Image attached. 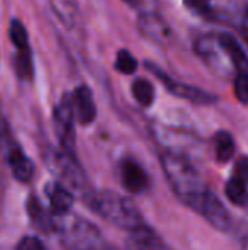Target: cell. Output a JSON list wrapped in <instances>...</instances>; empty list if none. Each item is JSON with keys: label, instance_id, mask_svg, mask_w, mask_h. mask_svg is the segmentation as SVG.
Instances as JSON below:
<instances>
[{"label": "cell", "instance_id": "cell-5", "mask_svg": "<svg viewBox=\"0 0 248 250\" xmlns=\"http://www.w3.org/2000/svg\"><path fill=\"white\" fill-rule=\"evenodd\" d=\"M75 110L72 95L64 94L54 108V126L61 149L75 155Z\"/></svg>", "mask_w": 248, "mask_h": 250}, {"label": "cell", "instance_id": "cell-8", "mask_svg": "<svg viewBox=\"0 0 248 250\" xmlns=\"http://www.w3.org/2000/svg\"><path fill=\"white\" fill-rule=\"evenodd\" d=\"M151 67V72L155 73L161 81L162 83L177 97L180 98H184V100H189L191 103H196V104H210L215 101V97L210 95L209 92L203 91V89H199V88H194V86H190V85H183V83H177L174 82L172 79H170L167 75H164L156 66H152V64H148Z\"/></svg>", "mask_w": 248, "mask_h": 250}, {"label": "cell", "instance_id": "cell-3", "mask_svg": "<svg viewBox=\"0 0 248 250\" xmlns=\"http://www.w3.org/2000/svg\"><path fill=\"white\" fill-rule=\"evenodd\" d=\"M45 161L50 168V171L57 176L67 189H73L82 195L88 196L92 193L89 192V186L85 177V173L82 171L76 157L64 149H50L45 152Z\"/></svg>", "mask_w": 248, "mask_h": 250}, {"label": "cell", "instance_id": "cell-21", "mask_svg": "<svg viewBox=\"0 0 248 250\" xmlns=\"http://www.w3.org/2000/svg\"><path fill=\"white\" fill-rule=\"evenodd\" d=\"M16 250H45V246H44V243L38 237L25 236L16 245Z\"/></svg>", "mask_w": 248, "mask_h": 250}, {"label": "cell", "instance_id": "cell-14", "mask_svg": "<svg viewBox=\"0 0 248 250\" xmlns=\"http://www.w3.org/2000/svg\"><path fill=\"white\" fill-rule=\"evenodd\" d=\"M225 195L229 202L237 207L248 205V190L247 183H244L240 177H232L225 185Z\"/></svg>", "mask_w": 248, "mask_h": 250}, {"label": "cell", "instance_id": "cell-7", "mask_svg": "<svg viewBox=\"0 0 248 250\" xmlns=\"http://www.w3.org/2000/svg\"><path fill=\"white\" fill-rule=\"evenodd\" d=\"M120 177H121L123 188L134 195L143 193L149 186V177L146 171L142 168V166L137 161L132 158H126L121 161Z\"/></svg>", "mask_w": 248, "mask_h": 250}, {"label": "cell", "instance_id": "cell-20", "mask_svg": "<svg viewBox=\"0 0 248 250\" xmlns=\"http://www.w3.org/2000/svg\"><path fill=\"white\" fill-rule=\"evenodd\" d=\"M234 92H235V97L241 103L248 104V72L238 73L235 83H234Z\"/></svg>", "mask_w": 248, "mask_h": 250}, {"label": "cell", "instance_id": "cell-10", "mask_svg": "<svg viewBox=\"0 0 248 250\" xmlns=\"http://www.w3.org/2000/svg\"><path fill=\"white\" fill-rule=\"evenodd\" d=\"M45 195L50 201V211L53 215H67L73 205L72 192L58 182H50L45 185Z\"/></svg>", "mask_w": 248, "mask_h": 250}, {"label": "cell", "instance_id": "cell-22", "mask_svg": "<svg viewBox=\"0 0 248 250\" xmlns=\"http://www.w3.org/2000/svg\"><path fill=\"white\" fill-rule=\"evenodd\" d=\"M184 3H186L190 9L197 10V12H202V13L209 12V9H210L209 0H184Z\"/></svg>", "mask_w": 248, "mask_h": 250}, {"label": "cell", "instance_id": "cell-15", "mask_svg": "<svg viewBox=\"0 0 248 250\" xmlns=\"http://www.w3.org/2000/svg\"><path fill=\"white\" fill-rule=\"evenodd\" d=\"M15 72L18 78L28 81L34 76V60H32V51L31 45L25 48H19L15 57Z\"/></svg>", "mask_w": 248, "mask_h": 250}, {"label": "cell", "instance_id": "cell-19", "mask_svg": "<svg viewBox=\"0 0 248 250\" xmlns=\"http://www.w3.org/2000/svg\"><path fill=\"white\" fill-rule=\"evenodd\" d=\"M115 70L124 73V75H132L137 69V60L133 57V54L129 50H120L115 57Z\"/></svg>", "mask_w": 248, "mask_h": 250}, {"label": "cell", "instance_id": "cell-9", "mask_svg": "<svg viewBox=\"0 0 248 250\" xmlns=\"http://www.w3.org/2000/svg\"><path fill=\"white\" fill-rule=\"evenodd\" d=\"M72 101H73V110L77 123L83 126L91 125L96 117V105L92 97V91L86 85H80L75 89L72 95Z\"/></svg>", "mask_w": 248, "mask_h": 250}, {"label": "cell", "instance_id": "cell-16", "mask_svg": "<svg viewBox=\"0 0 248 250\" xmlns=\"http://www.w3.org/2000/svg\"><path fill=\"white\" fill-rule=\"evenodd\" d=\"M235 152V144L232 136L228 132H218L215 136V154L216 160L219 163H227L234 157Z\"/></svg>", "mask_w": 248, "mask_h": 250}, {"label": "cell", "instance_id": "cell-23", "mask_svg": "<svg viewBox=\"0 0 248 250\" xmlns=\"http://www.w3.org/2000/svg\"><path fill=\"white\" fill-rule=\"evenodd\" d=\"M237 177H240L248 185V157L240 158V161L237 163Z\"/></svg>", "mask_w": 248, "mask_h": 250}, {"label": "cell", "instance_id": "cell-6", "mask_svg": "<svg viewBox=\"0 0 248 250\" xmlns=\"http://www.w3.org/2000/svg\"><path fill=\"white\" fill-rule=\"evenodd\" d=\"M0 133L4 136V144H6V145H3L4 149H6V154L4 155H6L7 164L12 168L13 177L18 182H20V183L31 182V179L34 177V171H35L34 163L25 155L23 149L12 139L9 129H4V132L0 130Z\"/></svg>", "mask_w": 248, "mask_h": 250}, {"label": "cell", "instance_id": "cell-12", "mask_svg": "<svg viewBox=\"0 0 248 250\" xmlns=\"http://www.w3.org/2000/svg\"><path fill=\"white\" fill-rule=\"evenodd\" d=\"M218 45L229 59V62L234 64V67L238 70V73L248 72L247 54L244 53V50L241 48V45L237 42L235 38H232L228 34H221L218 37Z\"/></svg>", "mask_w": 248, "mask_h": 250}, {"label": "cell", "instance_id": "cell-2", "mask_svg": "<svg viewBox=\"0 0 248 250\" xmlns=\"http://www.w3.org/2000/svg\"><path fill=\"white\" fill-rule=\"evenodd\" d=\"M88 204L101 218L107 220L118 229L134 231L145 226L139 208L129 198L115 192H92L88 196Z\"/></svg>", "mask_w": 248, "mask_h": 250}, {"label": "cell", "instance_id": "cell-1", "mask_svg": "<svg viewBox=\"0 0 248 250\" xmlns=\"http://www.w3.org/2000/svg\"><path fill=\"white\" fill-rule=\"evenodd\" d=\"M161 164L168 183L181 202L202 215L206 221L218 215L224 204L208 188L186 157L168 151L161 157Z\"/></svg>", "mask_w": 248, "mask_h": 250}, {"label": "cell", "instance_id": "cell-18", "mask_svg": "<svg viewBox=\"0 0 248 250\" xmlns=\"http://www.w3.org/2000/svg\"><path fill=\"white\" fill-rule=\"evenodd\" d=\"M9 38L13 42V45L16 47V50L29 47L28 31H26L25 25L19 19H12L10 21V23H9Z\"/></svg>", "mask_w": 248, "mask_h": 250}, {"label": "cell", "instance_id": "cell-11", "mask_svg": "<svg viewBox=\"0 0 248 250\" xmlns=\"http://www.w3.org/2000/svg\"><path fill=\"white\" fill-rule=\"evenodd\" d=\"M127 250H171L164 240L152 231L149 227L143 226L134 231H130V236L126 242Z\"/></svg>", "mask_w": 248, "mask_h": 250}, {"label": "cell", "instance_id": "cell-24", "mask_svg": "<svg viewBox=\"0 0 248 250\" xmlns=\"http://www.w3.org/2000/svg\"><path fill=\"white\" fill-rule=\"evenodd\" d=\"M247 18H248V9H247Z\"/></svg>", "mask_w": 248, "mask_h": 250}, {"label": "cell", "instance_id": "cell-4", "mask_svg": "<svg viewBox=\"0 0 248 250\" xmlns=\"http://www.w3.org/2000/svg\"><path fill=\"white\" fill-rule=\"evenodd\" d=\"M61 242L70 250H105L99 230L88 220L75 217L66 220L61 227Z\"/></svg>", "mask_w": 248, "mask_h": 250}, {"label": "cell", "instance_id": "cell-13", "mask_svg": "<svg viewBox=\"0 0 248 250\" xmlns=\"http://www.w3.org/2000/svg\"><path fill=\"white\" fill-rule=\"evenodd\" d=\"M26 211H28L31 223L35 226V229H38L41 231H50L54 229V221H53L51 215L41 205V202L37 196H29V199L26 202Z\"/></svg>", "mask_w": 248, "mask_h": 250}, {"label": "cell", "instance_id": "cell-17", "mask_svg": "<svg viewBox=\"0 0 248 250\" xmlns=\"http://www.w3.org/2000/svg\"><path fill=\"white\" fill-rule=\"evenodd\" d=\"M132 94L134 97V100L143 105V107H149L153 101L155 92H153V85L143 78H139L133 82L132 85Z\"/></svg>", "mask_w": 248, "mask_h": 250}]
</instances>
